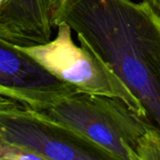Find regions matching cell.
Wrapping results in <instances>:
<instances>
[{"label":"cell","mask_w":160,"mask_h":160,"mask_svg":"<svg viewBox=\"0 0 160 160\" xmlns=\"http://www.w3.org/2000/svg\"><path fill=\"white\" fill-rule=\"evenodd\" d=\"M138 153L139 160H160V132L152 125L139 139Z\"/></svg>","instance_id":"7"},{"label":"cell","mask_w":160,"mask_h":160,"mask_svg":"<svg viewBox=\"0 0 160 160\" xmlns=\"http://www.w3.org/2000/svg\"><path fill=\"white\" fill-rule=\"evenodd\" d=\"M146 1L160 14V0H146Z\"/></svg>","instance_id":"8"},{"label":"cell","mask_w":160,"mask_h":160,"mask_svg":"<svg viewBox=\"0 0 160 160\" xmlns=\"http://www.w3.org/2000/svg\"><path fill=\"white\" fill-rule=\"evenodd\" d=\"M0 135L46 160H122L41 111L0 98Z\"/></svg>","instance_id":"4"},{"label":"cell","mask_w":160,"mask_h":160,"mask_svg":"<svg viewBox=\"0 0 160 160\" xmlns=\"http://www.w3.org/2000/svg\"><path fill=\"white\" fill-rule=\"evenodd\" d=\"M57 28L56 38L48 42L17 47L77 92L119 99L147 122L146 112L139 101L103 59L86 44L80 42L78 46L73 42L69 25L60 23Z\"/></svg>","instance_id":"3"},{"label":"cell","mask_w":160,"mask_h":160,"mask_svg":"<svg viewBox=\"0 0 160 160\" xmlns=\"http://www.w3.org/2000/svg\"><path fill=\"white\" fill-rule=\"evenodd\" d=\"M53 23H66L118 75L160 132V14L146 1L56 0Z\"/></svg>","instance_id":"1"},{"label":"cell","mask_w":160,"mask_h":160,"mask_svg":"<svg viewBox=\"0 0 160 160\" xmlns=\"http://www.w3.org/2000/svg\"><path fill=\"white\" fill-rule=\"evenodd\" d=\"M75 92L19 47L0 39V97L43 111Z\"/></svg>","instance_id":"5"},{"label":"cell","mask_w":160,"mask_h":160,"mask_svg":"<svg viewBox=\"0 0 160 160\" xmlns=\"http://www.w3.org/2000/svg\"><path fill=\"white\" fill-rule=\"evenodd\" d=\"M56 0H0V39L27 47L51 41Z\"/></svg>","instance_id":"6"},{"label":"cell","mask_w":160,"mask_h":160,"mask_svg":"<svg viewBox=\"0 0 160 160\" xmlns=\"http://www.w3.org/2000/svg\"><path fill=\"white\" fill-rule=\"evenodd\" d=\"M41 112L122 160H139L138 142L151 125L119 99L81 92Z\"/></svg>","instance_id":"2"}]
</instances>
